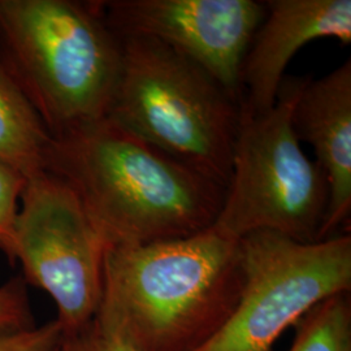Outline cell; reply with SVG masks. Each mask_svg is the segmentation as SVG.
<instances>
[{
    "label": "cell",
    "mask_w": 351,
    "mask_h": 351,
    "mask_svg": "<svg viewBox=\"0 0 351 351\" xmlns=\"http://www.w3.org/2000/svg\"><path fill=\"white\" fill-rule=\"evenodd\" d=\"M45 171L75 191L108 249L195 236L226 193L108 116L52 137Z\"/></svg>",
    "instance_id": "cell-1"
},
{
    "label": "cell",
    "mask_w": 351,
    "mask_h": 351,
    "mask_svg": "<svg viewBox=\"0 0 351 351\" xmlns=\"http://www.w3.org/2000/svg\"><path fill=\"white\" fill-rule=\"evenodd\" d=\"M239 239L213 226L186 239L107 250L95 317L138 351H197L233 314Z\"/></svg>",
    "instance_id": "cell-2"
},
{
    "label": "cell",
    "mask_w": 351,
    "mask_h": 351,
    "mask_svg": "<svg viewBox=\"0 0 351 351\" xmlns=\"http://www.w3.org/2000/svg\"><path fill=\"white\" fill-rule=\"evenodd\" d=\"M0 68L56 137L108 116L121 42L101 1L0 0Z\"/></svg>",
    "instance_id": "cell-3"
},
{
    "label": "cell",
    "mask_w": 351,
    "mask_h": 351,
    "mask_svg": "<svg viewBox=\"0 0 351 351\" xmlns=\"http://www.w3.org/2000/svg\"><path fill=\"white\" fill-rule=\"evenodd\" d=\"M121 42L108 117L226 190L241 108L202 68L149 38Z\"/></svg>",
    "instance_id": "cell-4"
},
{
    "label": "cell",
    "mask_w": 351,
    "mask_h": 351,
    "mask_svg": "<svg viewBox=\"0 0 351 351\" xmlns=\"http://www.w3.org/2000/svg\"><path fill=\"white\" fill-rule=\"evenodd\" d=\"M307 80L284 78L272 110L241 116L229 182L213 226L226 237L274 232L319 242L328 204L326 176L306 156L293 126Z\"/></svg>",
    "instance_id": "cell-5"
},
{
    "label": "cell",
    "mask_w": 351,
    "mask_h": 351,
    "mask_svg": "<svg viewBox=\"0 0 351 351\" xmlns=\"http://www.w3.org/2000/svg\"><path fill=\"white\" fill-rule=\"evenodd\" d=\"M242 290L226 326L197 351H272L316 304L351 290V236L303 243L274 232L239 239Z\"/></svg>",
    "instance_id": "cell-6"
},
{
    "label": "cell",
    "mask_w": 351,
    "mask_h": 351,
    "mask_svg": "<svg viewBox=\"0 0 351 351\" xmlns=\"http://www.w3.org/2000/svg\"><path fill=\"white\" fill-rule=\"evenodd\" d=\"M20 203L14 261L56 303V320L71 333L98 314L108 245L75 191L56 176L42 172L26 180Z\"/></svg>",
    "instance_id": "cell-7"
},
{
    "label": "cell",
    "mask_w": 351,
    "mask_h": 351,
    "mask_svg": "<svg viewBox=\"0 0 351 351\" xmlns=\"http://www.w3.org/2000/svg\"><path fill=\"white\" fill-rule=\"evenodd\" d=\"M107 25L119 39H154L198 65L237 101L241 69L265 4L255 0H112L101 1Z\"/></svg>",
    "instance_id": "cell-8"
},
{
    "label": "cell",
    "mask_w": 351,
    "mask_h": 351,
    "mask_svg": "<svg viewBox=\"0 0 351 351\" xmlns=\"http://www.w3.org/2000/svg\"><path fill=\"white\" fill-rule=\"evenodd\" d=\"M241 69V116L256 117L276 104L285 69L315 39L351 43V0H269Z\"/></svg>",
    "instance_id": "cell-9"
},
{
    "label": "cell",
    "mask_w": 351,
    "mask_h": 351,
    "mask_svg": "<svg viewBox=\"0 0 351 351\" xmlns=\"http://www.w3.org/2000/svg\"><path fill=\"white\" fill-rule=\"evenodd\" d=\"M293 126L326 176L328 204L319 241L337 236L351 213V60L319 80H307Z\"/></svg>",
    "instance_id": "cell-10"
},
{
    "label": "cell",
    "mask_w": 351,
    "mask_h": 351,
    "mask_svg": "<svg viewBox=\"0 0 351 351\" xmlns=\"http://www.w3.org/2000/svg\"><path fill=\"white\" fill-rule=\"evenodd\" d=\"M50 132L0 68V165L29 180L45 171Z\"/></svg>",
    "instance_id": "cell-11"
},
{
    "label": "cell",
    "mask_w": 351,
    "mask_h": 351,
    "mask_svg": "<svg viewBox=\"0 0 351 351\" xmlns=\"http://www.w3.org/2000/svg\"><path fill=\"white\" fill-rule=\"evenodd\" d=\"M294 326L288 351H351L350 293L320 302Z\"/></svg>",
    "instance_id": "cell-12"
},
{
    "label": "cell",
    "mask_w": 351,
    "mask_h": 351,
    "mask_svg": "<svg viewBox=\"0 0 351 351\" xmlns=\"http://www.w3.org/2000/svg\"><path fill=\"white\" fill-rule=\"evenodd\" d=\"M58 351H138L125 337L94 317L88 324L64 333Z\"/></svg>",
    "instance_id": "cell-13"
},
{
    "label": "cell",
    "mask_w": 351,
    "mask_h": 351,
    "mask_svg": "<svg viewBox=\"0 0 351 351\" xmlns=\"http://www.w3.org/2000/svg\"><path fill=\"white\" fill-rule=\"evenodd\" d=\"M33 328L23 281L16 278L0 287V342Z\"/></svg>",
    "instance_id": "cell-14"
},
{
    "label": "cell",
    "mask_w": 351,
    "mask_h": 351,
    "mask_svg": "<svg viewBox=\"0 0 351 351\" xmlns=\"http://www.w3.org/2000/svg\"><path fill=\"white\" fill-rule=\"evenodd\" d=\"M26 180L0 165V250L14 263L13 226Z\"/></svg>",
    "instance_id": "cell-15"
},
{
    "label": "cell",
    "mask_w": 351,
    "mask_h": 351,
    "mask_svg": "<svg viewBox=\"0 0 351 351\" xmlns=\"http://www.w3.org/2000/svg\"><path fill=\"white\" fill-rule=\"evenodd\" d=\"M64 330L58 320L0 342V351H58Z\"/></svg>",
    "instance_id": "cell-16"
}]
</instances>
